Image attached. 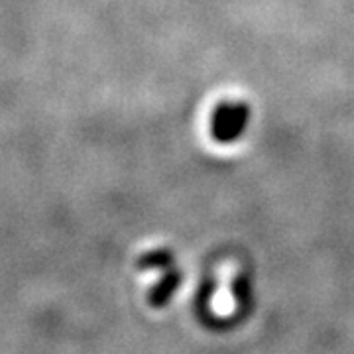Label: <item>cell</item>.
Listing matches in <instances>:
<instances>
[{"mask_svg": "<svg viewBox=\"0 0 354 354\" xmlns=\"http://www.w3.org/2000/svg\"><path fill=\"white\" fill-rule=\"evenodd\" d=\"M138 266L142 272H153L160 276L150 291V301L153 307H164L171 299L181 281V272L174 264L171 254L165 250H152L140 258Z\"/></svg>", "mask_w": 354, "mask_h": 354, "instance_id": "1", "label": "cell"}, {"mask_svg": "<svg viewBox=\"0 0 354 354\" xmlns=\"http://www.w3.org/2000/svg\"><path fill=\"white\" fill-rule=\"evenodd\" d=\"M239 266L234 264H227L221 272V281L211 301V307L218 317H230L239 309Z\"/></svg>", "mask_w": 354, "mask_h": 354, "instance_id": "2", "label": "cell"}, {"mask_svg": "<svg viewBox=\"0 0 354 354\" xmlns=\"http://www.w3.org/2000/svg\"><path fill=\"white\" fill-rule=\"evenodd\" d=\"M246 120V109L236 104V106H218L213 118V134L218 140H230L239 136L241 128Z\"/></svg>", "mask_w": 354, "mask_h": 354, "instance_id": "3", "label": "cell"}]
</instances>
